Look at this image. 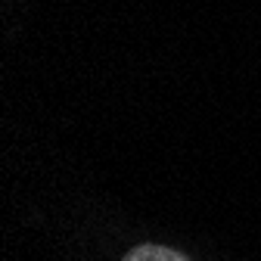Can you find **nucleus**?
<instances>
[{"label": "nucleus", "mask_w": 261, "mask_h": 261, "mask_svg": "<svg viewBox=\"0 0 261 261\" xmlns=\"http://www.w3.org/2000/svg\"><path fill=\"white\" fill-rule=\"evenodd\" d=\"M121 261H190L187 255L168 249V246H137V249H130Z\"/></svg>", "instance_id": "nucleus-1"}]
</instances>
